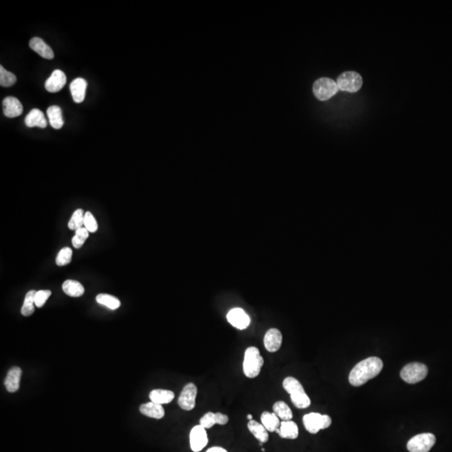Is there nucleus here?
<instances>
[{
  "instance_id": "nucleus-1",
  "label": "nucleus",
  "mask_w": 452,
  "mask_h": 452,
  "mask_svg": "<svg viewBox=\"0 0 452 452\" xmlns=\"http://www.w3.org/2000/svg\"><path fill=\"white\" fill-rule=\"evenodd\" d=\"M383 361L378 357H369L355 365L349 374V383L355 387L361 386L374 377L378 376L383 369Z\"/></svg>"
},
{
  "instance_id": "nucleus-2",
  "label": "nucleus",
  "mask_w": 452,
  "mask_h": 452,
  "mask_svg": "<svg viewBox=\"0 0 452 452\" xmlns=\"http://www.w3.org/2000/svg\"><path fill=\"white\" fill-rule=\"evenodd\" d=\"M283 389L290 394L291 400L297 409H306L311 405V399L303 389L301 383L294 377H287L282 383Z\"/></svg>"
},
{
  "instance_id": "nucleus-3",
  "label": "nucleus",
  "mask_w": 452,
  "mask_h": 452,
  "mask_svg": "<svg viewBox=\"0 0 452 452\" xmlns=\"http://www.w3.org/2000/svg\"><path fill=\"white\" fill-rule=\"evenodd\" d=\"M264 364V359L257 347H247L244 351L243 372L247 378L254 379L261 373Z\"/></svg>"
},
{
  "instance_id": "nucleus-4",
  "label": "nucleus",
  "mask_w": 452,
  "mask_h": 452,
  "mask_svg": "<svg viewBox=\"0 0 452 452\" xmlns=\"http://www.w3.org/2000/svg\"><path fill=\"white\" fill-rule=\"evenodd\" d=\"M428 368L421 363H411L404 367L400 372L401 379L408 384H416L427 376Z\"/></svg>"
},
{
  "instance_id": "nucleus-5",
  "label": "nucleus",
  "mask_w": 452,
  "mask_h": 452,
  "mask_svg": "<svg viewBox=\"0 0 452 452\" xmlns=\"http://www.w3.org/2000/svg\"><path fill=\"white\" fill-rule=\"evenodd\" d=\"M339 88L337 82L328 77H322L314 82L313 86V94L318 100L327 101L337 94Z\"/></svg>"
},
{
  "instance_id": "nucleus-6",
  "label": "nucleus",
  "mask_w": 452,
  "mask_h": 452,
  "mask_svg": "<svg viewBox=\"0 0 452 452\" xmlns=\"http://www.w3.org/2000/svg\"><path fill=\"white\" fill-rule=\"evenodd\" d=\"M303 421L306 430L311 434H317L319 430L327 429L332 424L330 416L319 413L307 414L303 416Z\"/></svg>"
},
{
  "instance_id": "nucleus-7",
  "label": "nucleus",
  "mask_w": 452,
  "mask_h": 452,
  "mask_svg": "<svg viewBox=\"0 0 452 452\" xmlns=\"http://www.w3.org/2000/svg\"><path fill=\"white\" fill-rule=\"evenodd\" d=\"M337 83L339 90L355 93L361 89L363 78L356 71H345L337 77Z\"/></svg>"
},
{
  "instance_id": "nucleus-8",
  "label": "nucleus",
  "mask_w": 452,
  "mask_h": 452,
  "mask_svg": "<svg viewBox=\"0 0 452 452\" xmlns=\"http://www.w3.org/2000/svg\"><path fill=\"white\" fill-rule=\"evenodd\" d=\"M435 435L431 433H423L411 438L407 443L410 452H429L435 444Z\"/></svg>"
},
{
  "instance_id": "nucleus-9",
  "label": "nucleus",
  "mask_w": 452,
  "mask_h": 452,
  "mask_svg": "<svg viewBox=\"0 0 452 452\" xmlns=\"http://www.w3.org/2000/svg\"><path fill=\"white\" fill-rule=\"evenodd\" d=\"M198 393V389L195 384L188 383L183 387L178 399V404L180 408L184 411H192L196 406V397Z\"/></svg>"
},
{
  "instance_id": "nucleus-10",
  "label": "nucleus",
  "mask_w": 452,
  "mask_h": 452,
  "mask_svg": "<svg viewBox=\"0 0 452 452\" xmlns=\"http://www.w3.org/2000/svg\"><path fill=\"white\" fill-rule=\"evenodd\" d=\"M191 450L193 452H198L203 450L208 444V435L206 428L202 425H195L191 430L189 435Z\"/></svg>"
},
{
  "instance_id": "nucleus-11",
  "label": "nucleus",
  "mask_w": 452,
  "mask_h": 452,
  "mask_svg": "<svg viewBox=\"0 0 452 452\" xmlns=\"http://www.w3.org/2000/svg\"><path fill=\"white\" fill-rule=\"evenodd\" d=\"M227 320L231 325L240 330L248 328L250 323V318L243 309L233 308L228 313Z\"/></svg>"
},
{
  "instance_id": "nucleus-12",
  "label": "nucleus",
  "mask_w": 452,
  "mask_h": 452,
  "mask_svg": "<svg viewBox=\"0 0 452 452\" xmlns=\"http://www.w3.org/2000/svg\"><path fill=\"white\" fill-rule=\"evenodd\" d=\"M282 344V334L277 328H271L264 337V346L270 353H276L281 348Z\"/></svg>"
},
{
  "instance_id": "nucleus-13",
  "label": "nucleus",
  "mask_w": 452,
  "mask_h": 452,
  "mask_svg": "<svg viewBox=\"0 0 452 452\" xmlns=\"http://www.w3.org/2000/svg\"><path fill=\"white\" fill-rule=\"evenodd\" d=\"M66 83V74L61 70H56L53 71L52 76H49L48 80L45 81L44 86L49 92L56 93L63 88Z\"/></svg>"
},
{
  "instance_id": "nucleus-14",
  "label": "nucleus",
  "mask_w": 452,
  "mask_h": 452,
  "mask_svg": "<svg viewBox=\"0 0 452 452\" xmlns=\"http://www.w3.org/2000/svg\"><path fill=\"white\" fill-rule=\"evenodd\" d=\"M4 114L7 118H17L23 113V106L17 98L14 96H8L3 101Z\"/></svg>"
},
{
  "instance_id": "nucleus-15",
  "label": "nucleus",
  "mask_w": 452,
  "mask_h": 452,
  "mask_svg": "<svg viewBox=\"0 0 452 452\" xmlns=\"http://www.w3.org/2000/svg\"><path fill=\"white\" fill-rule=\"evenodd\" d=\"M21 375L22 370L19 367H13L9 370L5 381V385L8 392L15 393L19 390Z\"/></svg>"
},
{
  "instance_id": "nucleus-16",
  "label": "nucleus",
  "mask_w": 452,
  "mask_h": 452,
  "mask_svg": "<svg viewBox=\"0 0 452 452\" xmlns=\"http://www.w3.org/2000/svg\"><path fill=\"white\" fill-rule=\"evenodd\" d=\"M229 422V417L226 415L220 413H213V412H208L205 414L203 417L199 420V425H202L206 429H211L214 425H225Z\"/></svg>"
},
{
  "instance_id": "nucleus-17",
  "label": "nucleus",
  "mask_w": 452,
  "mask_h": 452,
  "mask_svg": "<svg viewBox=\"0 0 452 452\" xmlns=\"http://www.w3.org/2000/svg\"><path fill=\"white\" fill-rule=\"evenodd\" d=\"M87 87V82L83 78H76L71 82L70 85L71 95L74 102L76 103H81L83 102L86 96V90Z\"/></svg>"
},
{
  "instance_id": "nucleus-18",
  "label": "nucleus",
  "mask_w": 452,
  "mask_h": 452,
  "mask_svg": "<svg viewBox=\"0 0 452 452\" xmlns=\"http://www.w3.org/2000/svg\"><path fill=\"white\" fill-rule=\"evenodd\" d=\"M30 47L44 59L52 60L54 58V52L52 48L47 45L44 40L39 37H34L33 39H30Z\"/></svg>"
},
{
  "instance_id": "nucleus-19",
  "label": "nucleus",
  "mask_w": 452,
  "mask_h": 452,
  "mask_svg": "<svg viewBox=\"0 0 452 452\" xmlns=\"http://www.w3.org/2000/svg\"><path fill=\"white\" fill-rule=\"evenodd\" d=\"M276 432L283 439L295 440L298 437V426L294 421H282Z\"/></svg>"
},
{
  "instance_id": "nucleus-20",
  "label": "nucleus",
  "mask_w": 452,
  "mask_h": 452,
  "mask_svg": "<svg viewBox=\"0 0 452 452\" xmlns=\"http://www.w3.org/2000/svg\"><path fill=\"white\" fill-rule=\"evenodd\" d=\"M140 412L143 416H147L150 418L160 419L164 418L165 415L164 407L161 405L154 403V402H148V403L143 404L140 406Z\"/></svg>"
},
{
  "instance_id": "nucleus-21",
  "label": "nucleus",
  "mask_w": 452,
  "mask_h": 452,
  "mask_svg": "<svg viewBox=\"0 0 452 452\" xmlns=\"http://www.w3.org/2000/svg\"><path fill=\"white\" fill-rule=\"evenodd\" d=\"M247 427H248L249 432L252 433V435H254L260 442L267 443L269 440L268 430L261 423L252 420V421H249L247 424Z\"/></svg>"
},
{
  "instance_id": "nucleus-22",
  "label": "nucleus",
  "mask_w": 452,
  "mask_h": 452,
  "mask_svg": "<svg viewBox=\"0 0 452 452\" xmlns=\"http://www.w3.org/2000/svg\"><path fill=\"white\" fill-rule=\"evenodd\" d=\"M25 124L29 127H38L44 128L47 126V121L44 113L39 109L34 108L25 118Z\"/></svg>"
},
{
  "instance_id": "nucleus-23",
  "label": "nucleus",
  "mask_w": 452,
  "mask_h": 452,
  "mask_svg": "<svg viewBox=\"0 0 452 452\" xmlns=\"http://www.w3.org/2000/svg\"><path fill=\"white\" fill-rule=\"evenodd\" d=\"M174 392L171 390H167V389H154L153 391L150 392L149 398L152 402L159 404V405H165V404H169L174 399Z\"/></svg>"
},
{
  "instance_id": "nucleus-24",
  "label": "nucleus",
  "mask_w": 452,
  "mask_h": 452,
  "mask_svg": "<svg viewBox=\"0 0 452 452\" xmlns=\"http://www.w3.org/2000/svg\"><path fill=\"white\" fill-rule=\"evenodd\" d=\"M62 290L67 296L79 297L83 295L85 288L79 281L75 280H67L62 285Z\"/></svg>"
},
{
  "instance_id": "nucleus-25",
  "label": "nucleus",
  "mask_w": 452,
  "mask_h": 452,
  "mask_svg": "<svg viewBox=\"0 0 452 452\" xmlns=\"http://www.w3.org/2000/svg\"><path fill=\"white\" fill-rule=\"evenodd\" d=\"M262 425H264L270 432H276L281 425L278 416L276 414L271 413L269 411H264L261 416Z\"/></svg>"
},
{
  "instance_id": "nucleus-26",
  "label": "nucleus",
  "mask_w": 452,
  "mask_h": 452,
  "mask_svg": "<svg viewBox=\"0 0 452 452\" xmlns=\"http://www.w3.org/2000/svg\"><path fill=\"white\" fill-rule=\"evenodd\" d=\"M47 115L49 118V123L55 129H61L63 127L64 120L62 111L58 106H52L47 110Z\"/></svg>"
},
{
  "instance_id": "nucleus-27",
  "label": "nucleus",
  "mask_w": 452,
  "mask_h": 452,
  "mask_svg": "<svg viewBox=\"0 0 452 452\" xmlns=\"http://www.w3.org/2000/svg\"><path fill=\"white\" fill-rule=\"evenodd\" d=\"M272 409L274 413L283 421H291V419L293 417L292 411L288 405L284 401H277L274 404Z\"/></svg>"
},
{
  "instance_id": "nucleus-28",
  "label": "nucleus",
  "mask_w": 452,
  "mask_h": 452,
  "mask_svg": "<svg viewBox=\"0 0 452 452\" xmlns=\"http://www.w3.org/2000/svg\"><path fill=\"white\" fill-rule=\"evenodd\" d=\"M95 300L99 304L106 306L107 308H110L111 310H116L121 306L119 299L108 294H99L95 297Z\"/></svg>"
},
{
  "instance_id": "nucleus-29",
  "label": "nucleus",
  "mask_w": 452,
  "mask_h": 452,
  "mask_svg": "<svg viewBox=\"0 0 452 452\" xmlns=\"http://www.w3.org/2000/svg\"><path fill=\"white\" fill-rule=\"evenodd\" d=\"M85 214L83 210L78 209L73 213L71 220H69L68 227L71 230H78L84 227V220H85Z\"/></svg>"
},
{
  "instance_id": "nucleus-30",
  "label": "nucleus",
  "mask_w": 452,
  "mask_h": 452,
  "mask_svg": "<svg viewBox=\"0 0 452 452\" xmlns=\"http://www.w3.org/2000/svg\"><path fill=\"white\" fill-rule=\"evenodd\" d=\"M36 291H28L25 296V302L21 308V314L25 317L31 316L34 312V297H35Z\"/></svg>"
},
{
  "instance_id": "nucleus-31",
  "label": "nucleus",
  "mask_w": 452,
  "mask_h": 452,
  "mask_svg": "<svg viewBox=\"0 0 452 452\" xmlns=\"http://www.w3.org/2000/svg\"><path fill=\"white\" fill-rule=\"evenodd\" d=\"M17 81V78L15 74L8 71L4 68V66H0V85L4 87H9L14 85Z\"/></svg>"
},
{
  "instance_id": "nucleus-32",
  "label": "nucleus",
  "mask_w": 452,
  "mask_h": 452,
  "mask_svg": "<svg viewBox=\"0 0 452 452\" xmlns=\"http://www.w3.org/2000/svg\"><path fill=\"white\" fill-rule=\"evenodd\" d=\"M89 231L86 228L82 227L76 230V235L72 238V245L76 249H80L86 242V239L89 237Z\"/></svg>"
},
{
  "instance_id": "nucleus-33",
  "label": "nucleus",
  "mask_w": 452,
  "mask_h": 452,
  "mask_svg": "<svg viewBox=\"0 0 452 452\" xmlns=\"http://www.w3.org/2000/svg\"><path fill=\"white\" fill-rule=\"evenodd\" d=\"M71 258H72V249L70 247H65L63 249H61L57 255L56 263L59 267H64L71 263Z\"/></svg>"
},
{
  "instance_id": "nucleus-34",
  "label": "nucleus",
  "mask_w": 452,
  "mask_h": 452,
  "mask_svg": "<svg viewBox=\"0 0 452 452\" xmlns=\"http://www.w3.org/2000/svg\"><path fill=\"white\" fill-rule=\"evenodd\" d=\"M51 296H52V291L49 290H40V291H36L35 297H34V304L37 308H42Z\"/></svg>"
},
{
  "instance_id": "nucleus-35",
  "label": "nucleus",
  "mask_w": 452,
  "mask_h": 452,
  "mask_svg": "<svg viewBox=\"0 0 452 452\" xmlns=\"http://www.w3.org/2000/svg\"><path fill=\"white\" fill-rule=\"evenodd\" d=\"M84 227L88 230L89 232L95 233L98 230V225L95 217L91 213L86 212L85 214V220H84Z\"/></svg>"
},
{
  "instance_id": "nucleus-36",
  "label": "nucleus",
  "mask_w": 452,
  "mask_h": 452,
  "mask_svg": "<svg viewBox=\"0 0 452 452\" xmlns=\"http://www.w3.org/2000/svg\"><path fill=\"white\" fill-rule=\"evenodd\" d=\"M206 452H228L227 450L224 449V448L220 447V446H215V447H211L208 450H206Z\"/></svg>"
},
{
  "instance_id": "nucleus-37",
  "label": "nucleus",
  "mask_w": 452,
  "mask_h": 452,
  "mask_svg": "<svg viewBox=\"0 0 452 452\" xmlns=\"http://www.w3.org/2000/svg\"><path fill=\"white\" fill-rule=\"evenodd\" d=\"M247 419H248L249 421H252V420H253V416H252V415H250V414H248V415H247Z\"/></svg>"
}]
</instances>
